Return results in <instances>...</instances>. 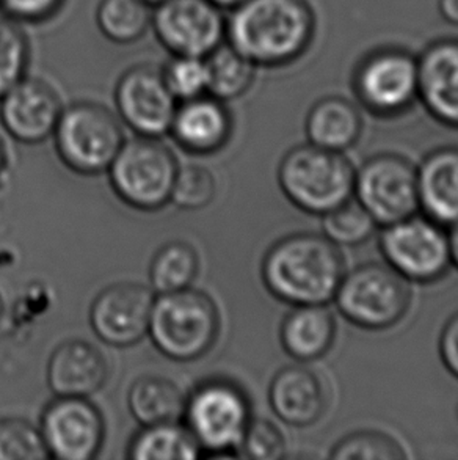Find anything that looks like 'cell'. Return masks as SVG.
<instances>
[{"label":"cell","mask_w":458,"mask_h":460,"mask_svg":"<svg viewBox=\"0 0 458 460\" xmlns=\"http://www.w3.org/2000/svg\"><path fill=\"white\" fill-rule=\"evenodd\" d=\"M339 249L319 233L281 237L262 258V283L275 299L287 305H327L335 299L346 274Z\"/></svg>","instance_id":"1"},{"label":"cell","mask_w":458,"mask_h":460,"mask_svg":"<svg viewBox=\"0 0 458 460\" xmlns=\"http://www.w3.org/2000/svg\"><path fill=\"white\" fill-rule=\"evenodd\" d=\"M316 37V14L306 0H245L226 19V41L258 68L298 60Z\"/></svg>","instance_id":"2"},{"label":"cell","mask_w":458,"mask_h":460,"mask_svg":"<svg viewBox=\"0 0 458 460\" xmlns=\"http://www.w3.org/2000/svg\"><path fill=\"white\" fill-rule=\"evenodd\" d=\"M222 319L216 302L198 289L155 296L148 336L167 358L180 363L199 360L220 335Z\"/></svg>","instance_id":"3"},{"label":"cell","mask_w":458,"mask_h":460,"mask_svg":"<svg viewBox=\"0 0 458 460\" xmlns=\"http://www.w3.org/2000/svg\"><path fill=\"white\" fill-rule=\"evenodd\" d=\"M355 167L344 153L298 145L278 165L279 189L300 211L325 216L353 197Z\"/></svg>","instance_id":"4"},{"label":"cell","mask_w":458,"mask_h":460,"mask_svg":"<svg viewBox=\"0 0 458 460\" xmlns=\"http://www.w3.org/2000/svg\"><path fill=\"white\" fill-rule=\"evenodd\" d=\"M182 420L203 455L235 456L251 421V402L233 380L209 377L187 394Z\"/></svg>","instance_id":"5"},{"label":"cell","mask_w":458,"mask_h":460,"mask_svg":"<svg viewBox=\"0 0 458 460\" xmlns=\"http://www.w3.org/2000/svg\"><path fill=\"white\" fill-rule=\"evenodd\" d=\"M52 137L60 161L84 176L106 173L126 142L117 113L94 101L65 107Z\"/></svg>","instance_id":"6"},{"label":"cell","mask_w":458,"mask_h":460,"mask_svg":"<svg viewBox=\"0 0 458 460\" xmlns=\"http://www.w3.org/2000/svg\"><path fill=\"white\" fill-rule=\"evenodd\" d=\"M410 285L386 262H366L346 270L333 300L347 323L382 332L409 314L413 302Z\"/></svg>","instance_id":"7"},{"label":"cell","mask_w":458,"mask_h":460,"mask_svg":"<svg viewBox=\"0 0 458 460\" xmlns=\"http://www.w3.org/2000/svg\"><path fill=\"white\" fill-rule=\"evenodd\" d=\"M178 170L176 155L161 138L137 136L124 142L107 172L124 205L149 212L170 203Z\"/></svg>","instance_id":"8"},{"label":"cell","mask_w":458,"mask_h":460,"mask_svg":"<svg viewBox=\"0 0 458 460\" xmlns=\"http://www.w3.org/2000/svg\"><path fill=\"white\" fill-rule=\"evenodd\" d=\"M378 247L384 262L409 283L430 285L453 268L447 228L424 214L382 226Z\"/></svg>","instance_id":"9"},{"label":"cell","mask_w":458,"mask_h":460,"mask_svg":"<svg viewBox=\"0 0 458 460\" xmlns=\"http://www.w3.org/2000/svg\"><path fill=\"white\" fill-rule=\"evenodd\" d=\"M352 85L367 112L380 119L401 117L418 101V56L401 48L374 50L355 69Z\"/></svg>","instance_id":"10"},{"label":"cell","mask_w":458,"mask_h":460,"mask_svg":"<svg viewBox=\"0 0 458 460\" xmlns=\"http://www.w3.org/2000/svg\"><path fill=\"white\" fill-rule=\"evenodd\" d=\"M353 197L378 226L415 216L419 212L415 164L397 153L372 155L355 172Z\"/></svg>","instance_id":"11"},{"label":"cell","mask_w":458,"mask_h":460,"mask_svg":"<svg viewBox=\"0 0 458 460\" xmlns=\"http://www.w3.org/2000/svg\"><path fill=\"white\" fill-rule=\"evenodd\" d=\"M151 31L172 56L207 57L226 41V19L209 0H163Z\"/></svg>","instance_id":"12"},{"label":"cell","mask_w":458,"mask_h":460,"mask_svg":"<svg viewBox=\"0 0 458 460\" xmlns=\"http://www.w3.org/2000/svg\"><path fill=\"white\" fill-rule=\"evenodd\" d=\"M40 430L49 459L93 460L106 442V420L90 398L56 396L44 407Z\"/></svg>","instance_id":"13"},{"label":"cell","mask_w":458,"mask_h":460,"mask_svg":"<svg viewBox=\"0 0 458 460\" xmlns=\"http://www.w3.org/2000/svg\"><path fill=\"white\" fill-rule=\"evenodd\" d=\"M113 98L118 119L142 137L167 136L180 104L163 81L161 68L148 63L126 69L117 81Z\"/></svg>","instance_id":"14"},{"label":"cell","mask_w":458,"mask_h":460,"mask_svg":"<svg viewBox=\"0 0 458 460\" xmlns=\"http://www.w3.org/2000/svg\"><path fill=\"white\" fill-rule=\"evenodd\" d=\"M155 293L142 283H115L104 288L90 306V325L101 341L123 349L148 336Z\"/></svg>","instance_id":"15"},{"label":"cell","mask_w":458,"mask_h":460,"mask_svg":"<svg viewBox=\"0 0 458 460\" xmlns=\"http://www.w3.org/2000/svg\"><path fill=\"white\" fill-rule=\"evenodd\" d=\"M63 109L49 82L25 75L0 98V123L19 144H43L54 136Z\"/></svg>","instance_id":"16"},{"label":"cell","mask_w":458,"mask_h":460,"mask_svg":"<svg viewBox=\"0 0 458 460\" xmlns=\"http://www.w3.org/2000/svg\"><path fill=\"white\" fill-rule=\"evenodd\" d=\"M269 404L279 421L292 428H311L329 411V386L313 367L291 365L273 376Z\"/></svg>","instance_id":"17"},{"label":"cell","mask_w":458,"mask_h":460,"mask_svg":"<svg viewBox=\"0 0 458 460\" xmlns=\"http://www.w3.org/2000/svg\"><path fill=\"white\" fill-rule=\"evenodd\" d=\"M418 100L440 125L458 129V38H441L418 56Z\"/></svg>","instance_id":"18"},{"label":"cell","mask_w":458,"mask_h":460,"mask_svg":"<svg viewBox=\"0 0 458 460\" xmlns=\"http://www.w3.org/2000/svg\"><path fill=\"white\" fill-rule=\"evenodd\" d=\"M234 123L226 102L212 94L181 101L170 132L182 150L195 155H216L233 136Z\"/></svg>","instance_id":"19"},{"label":"cell","mask_w":458,"mask_h":460,"mask_svg":"<svg viewBox=\"0 0 458 460\" xmlns=\"http://www.w3.org/2000/svg\"><path fill=\"white\" fill-rule=\"evenodd\" d=\"M46 377L56 396L92 398L106 386L110 365L104 352L92 342L68 340L50 354Z\"/></svg>","instance_id":"20"},{"label":"cell","mask_w":458,"mask_h":460,"mask_svg":"<svg viewBox=\"0 0 458 460\" xmlns=\"http://www.w3.org/2000/svg\"><path fill=\"white\" fill-rule=\"evenodd\" d=\"M416 170L419 211L445 228L458 224V145L435 148Z\"/></svg>","instance_id":"21"},{"label":"cell","mask_w":458,"mask_h":460,"mask_svg":"<svg viewBox=\"0 0 458 460\" xmlns=\"http://www.w3.org/2000/svg\"><path fill=\"white\" fill-rule=\"evenodd\" d=\"M336 340V319L327 305L294 306L279 327L286 354L297 363L321 360Z\"/></svg>","instance_id":"22"},{"label":"cell","mask_w":458,"mask_h":460,"mask_svg":"<svg viewBox=\"0 0 458 460\" xmlns=\"http://www.w3.org/2000/svg\"><path fill=\"white\" fill-rule=\"evenodd\" d=\"M304 131L310 144L325 150H350L363 134V117L352 101L327 96L311 107Z\"/></svg>","instance_id":"23"},{"label":"cell","mask_w":458,"mask_h":460,"mask_svg":"<svg viewBox=\"0 0 458 460\" xmlns=\"http://www.w3.org/2000/svg\"><path fill=\"white\" fill-rule=\"evenodd\" d=\"M186 396L180 385L163 376H142L130 385L128 407L140 426L181 421Z\"/></svg>","instance_id":"24"},{"label":"cell","mask_w":458,"mask_h":460,"mask_svg":"<svg viewBox=\"0 0 458 460\" xmlns=\"http://www.w3.org/2000/svg\"><path fill=\"white\" fill-rule=\"evenodd\" d=\"M201 456L198 443L181 421L142 426L126 453L132 460H195Z\"/></svg>","instance_id":"25"},{"label":"cell","mask_w":458,"mask_h":460,"mask_svg":"<svg viewBox=\"0 0 458 460\" xmlns=\"http://www.w3.org/2000/svg\"><path fill=\"white\" fill-rule=\"evenodd\" d=\"M207 93L218 100H239L253 87L258 66L228 41L220 44L206 57Z\"/></svg>","instance_id":"26"},{"label":"cell","mask_w":458,"mask_h":460,"mask_svg":"<svg viewBox=\"0 0 458 460\" xmlns=\"http://www.w3.org/2000/svg\"><path fill=\"white\" fill-rule=\"evenodd\" d=\"M153 12L154 6L146 0H100L96 24L109 41L129 46L151 31Z\"/></svg>","instance_id":"27"},{"label":"cell","mask_w":458,"mask_h":460,"mask_svg":"<svg viewBox=\"0 0 458 460\" xmlns=\"http://www.w3.org/2000/svg\"><path fill=\"white\" fill-rule=\"evenodd\" d=\"M199 272V256L190 243L173 241L162 245L149 264V288L159 294L192 288Z\"/></svg>","instance_id":"28"},{"label":"cell","mask_w":458,"mask_h":460,"mask_svg":"<svg viewBox=\"0 0 458 460\" xmlns=\"http://www.w3.org/2000/svg\"><path fill=\"white\" fill-rule=\"evenodd\" d=\"M322 217L323 234L338 247H359L377 231V222L355 197Z\"/></svg>","instance_id":"29"},{"label":"cell","mask_w":458,"mask_h":460,"mask_svg":"<svg viewBox=\"0 0 458 460\" xmlns=\"http://www.w3.org/2000/svg\"><path fill=\"white\" fill-rule=\"evenodd\" d=\"M29 37L16 21L0 18V98L24 79L31 66Z\"/></svg>","instance_id":"30"},{"label":"cell","mask_w":458,"mask_h":460,"mask_svg":"<svg viewBox=\"0 0 458 460\" xmlns=\"http://www.w3.org/2000/svg\"><path fill=\"white\" fill-rule=\"evenodd\" d=\"M330 459L402 460L407 453L394 437L380 430H357L341 438L331 448Z\"/></svg>","instance_id":"31"},{"label":"cell","mask_w":458,"mask_h":460,"mask_svg":"<svg viewBox=\"0 0 458 460\" xmlns=\"http://www.w3.org/2000/svg\"><path fill=\"white\" fill-rule=\"evenodd\" d=\"M49 453L40 426L24 418L0 420V460H46Z\"/></svg>","instance_id":"32"},{"label":"cell","mask_w":458,"mask_h":460,"mask_svg":"<svg viewBox=\"0 0 458 460\" xmlns=\"http://www.w3.org/2000/svg\"><path fill=\"white\" fill-rule=\"evenodd\" d=\"M161 71L178 102L207 93L206 57L172 56Z\"/></svg>","instance_id":"33"},{"label":"cell","mask_w":458,"mask_h":460,"mask_svg":"<svg viewBox=\"0 0 458 460\" xmlns=\"http://www.w3.org/2000/svg\"><path fill=\"white\" fill-rule=\"evenodd\" d=\"M217 193V182L211 170L199 165L180 167L170 203L182 211H199L211 205Z\"/></svg>","instance_id":"34"},{"label":"cell","mask_w":458,"mask_h":460,"mask_svg":"<svg viewBox=\"0 0 458 460\" xmlns=\"http://www.w3.org/2000/svg\"><path fill=\"white\" fill-rule=\"evenodd\" d=\"M286 451L287 443L278 426L264 418H251L235 456L250 460H278L286 457Z\"/></svg>","instance_id":"35"},{"label":"cell","mask_w":458,"mask_h":460,"mask_svg":"<svg viewBox=\"0 0 458 460\" xmlns=\"http://www.w3.org/2000/svg\"><path fill=\"white\" fill-rule=\"evenodd\" d=\"M66 0H0V12L19 24H41L56 18Z\"/></svg>","instance_id":"36"},{"label":"cell","mask_w":458,"mask_h":460,"mask_svg":"<svg viewBox=\"0 0 458 460\" xmlns=\"http://www.w3.org/2000/svg\"><path fill=\"white\" fill-rule=\"evenodd\" d=\"M438 354L447 373L458 380V311L447 319L441 329Z\"/></svg>","instance_id":"37"},{"label":"cell","mask_w":458,"mask_h":460,"mask_svg":"<svg viewBox=\"0 0 458 460\" xmlns=\"http://www.w3.org/2000/svg\"><path fill=\"white\" fill-rule=\"evenodd\" d=\"M438 12L447 24L458 27V0H438Z\"/></svg>","instance_id":"38"},{"label":"cell","mask_w":458,"mask_h":460,"mask_svg":"<svg viewBox=\"0 0 458 460\" xmlns=\"http://www.w3.org/2000/svg\"><path fill=\"white\" fill-rule=\"evenodd\" d=\"M449 247H451V262L458 270V224L451 226L449 231Z\"/></svg>","instance_id":"39"},{"label":"cell","mask_w":458,"mask_h":460,"mask_svg":"<svg viewBox=\"0 0 458 460\" xmlns=\"http://www.w3.org/2000/svg\"><path fill=\"white\" fill-rule=\"evenodd\" d=\"M209 2L218 6L220 10H229V12H231L233 8L241 5L242 2H245V0H209Z\"/></svg>","instance_id":"40"},{"label":"cell","mask_w":458,"mask_h":460,"mask_svg":"<svg viewBox=\"0 0 458 460\" xmlns=\"http://www.w3.org/2000/svg\"><path fill=\"white\" fill-rule=\"evenodd\" d=\"M6 159H8V155H6L5 144H4V140L0 137V174L5 170Z\"/></svg>","instance_id":"41"},{"label":"cell","mask_w":458,"mask_h":460,"mask_svg":"<svg viewBox=\"0 0 458 460\" xmlns=\"http://www.w3.org/2000/svg\"><path fill=\"white\" fill-rule=\"evenodd\" d=\"M4 316H5V302H4V297L0 294V323H2Z\"/></svg>","instance_id":"42"},{"label":"cell","mask_w":458,"mask_h":460,"mask_svg":"<svg viewBox=\"0 0 458 460\" xmlns=\"http://www.w3.org/2000/svg\"><path fill=\"white\" fill-rule=\"evenodd\" d=\"M148 4H151V5L155 6L157 4H161V2H163V0H146Z\"/></svg>","instance_id":"43"},{"label":"cell","mask_w":458,"mask_h":460,"mask_svg":"<svg viewBox=\"0 0 458 460\" xmlns=\"http://www.w3.org/2000/svg\"><path fill=\"white\" fill-rule=\"evenodd\" d=\"M457 415H458V409H457Z\"/></svg>","instance_id":"44"}]
</instances>
